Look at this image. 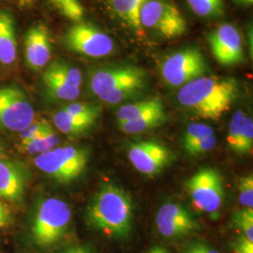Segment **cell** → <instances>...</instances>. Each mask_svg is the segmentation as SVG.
I'll use <instances>...</instances> for the list:
<instances>
[{
	"instance_id": "6da1fadb",
	"label": "cell",
	"mask_w": 253,
	"mask_h": 253,
	"mask_svg": "<svg viewBox=\"0 0 253 253\" xmlns=\"http://www.w3.org/2000/svg\"><path fill=\"white\" fill-rule=\"evenodd\" d=\"M239 95L235 78L202 76L181 86L177 101L196 117L219 120L232 107Z\"/></svg>"
},
{
	"instance_id": "7a4b0ae2",
	"label": "cell",
	"mask_w": 253,
	"mask_h": 253,
	"mask_svg": "<svg viewBox=\"0 0 253 253\" xmlns=\"http://www.w3.org/2000/svg\"><path fill=\"white\" fill-rule=\"evenodd\" d=\"M88 225L113 238L129 235L133 221V203L126 191L105 184L93 197L86 212Z\"/></svg>"
},
{
	"instance_id": "3957f363",
	"label": "cell",
	"mask_w": 253,
	"mask_h": 253,
	"mask_svg": "<svg viewBox=\"0 0 253 253\" xmlns=\"http://www.w3.org/2000/svg\"><path fill=\"white\" fill-rule=\"evenodd\" d=\"M148 85V73L144 68L120 64L91 69L88 87L104 103L117 105L140 96Z\"/></svg>"
},
{
	"instance_id": "277c9868",
	"label": "cell",
	"mask_w": 253,
	"mask_h": 253,
	"mask_svg": "<svg viewBox=\"0 0 253 253\" xmlns=\"http://www.w3.org/2000/svg\"><path fill=\"white\" fill-rule=\"evenodd\" d=\"M72 220V210L62 200L48 198L37 208L32 223V237L42 248L52 247L66 235Z\"/></svg>"
},
{
	"instance_id": "5b68a950",
	"label": "cell",
	"mask_w": 253,
	"mask_h": 253,
	"mask_svg": "<svg viewBox=\"0 0 253 253\" xmlns=\"http://www.w3.org/2000/svg\"><path fill=\"white\" fill-rule=\"evenodd\" d=\"M89 160L88 151L81 147H56L39 154L34 160L37 168L60 183H70L84 172Z\"/></svg>"
},
{
	"instance_id": "8992f818",
	"label": "cell",
	"mask_w": 253,
	"mask_h": 253,
	"mask_svg": "<svg viewBox=\"0 0 253 253\" xmlns=\"http://www.w3.org/2000/svg\"><path fill=\"white\" fill-rule=\"evenodd\" d=\"M140 24L166 40L176 39L188 30L187 21L172 3L167 0H145L140 9Z\"/></svg>"
},
{
	"instance_id": "52a82bcc",
	"label": "cell",
	"mask_w": 253,
	"mask_h": 253,
	"mask_svg": "<svg viewBox=\"0 0 253 253\" xmlns=\"http://www.w3.org/2000/svg\"><path fill=\"white\" fill-rule=\"evenodd\" d=\"M62 43L68 51L91 58L108 56L116 48L112 37L84 21L74 23L68 28L62 37Z\"/></svg>"
},
{
	"instance_id": "ba28073f",
	"label": "cell",
	"mask_w": 253,
	"mask_h": 253,
	"mask_svg": "<svg viewBox=\"0 0 253 253\" xmlns=\"http://www.w3.org/2000/svg\"><path fill=\"white\" fill-rule=\"evenodd\" d=\"M208 72L207 59L197 47L183 48L169 54L161 66L163 80L172 87H181Z\"/></svg>"
},
{
	"instance_id": "9c48e42d",
	"label": "cell",
	"mask_w": 253,
	"mask_h": 253,
	"mask_svg": "<svg viewBox=\"0 0 253 253\" xmlns=\"http://www.w3.org/2000/svg\"><path fill=\"white\" fill-rule=\"evenodd\" d=\"M42 82L46 97L58 102L74 101L81 94L83 76L80 70L64 60H54L46 67Z\"/></svg>"
},
{
	"instance_id": "30bf717a",
	"label": "cell",
	"mask_w": 253,
	"mask_h": 253,
	"mask_svg": "<svg viewBox=\"0 0 253 253\" xmlns=\"http://www.w3.org/2000/svg\"><path fill=\"white\" fill-rule=\"evenodd\" d=\"M35 119V111L27 94L16 84L0 86V127L21 132Z\"/></svg>"
},
{
	"instance_id": "8fae6325",
	"label": "cell",
	"mask_w": 253,
	"mask_h": 253,
	"mask_svg": "<svg viewBox=\"0 0 253 253\" xmlns=\"http://www.w3.org/2000/svg\"><path fill=\"white\" fill-rule=\"evenodd\" d=\"M186 190L193 205L207 213H214L221 207L224 191L220 172L206 168L186 181Z\"/></svg>"
},
{
	"instance_id": "7c38bea8",
	"label": "cell",
	"mask_w": 253,
	"mask_h": 253,
	"mask_svg": "<svg viewBox=\"0 0 253 253\" xmlns=\"http://www.w3.org/2000/svg\"><path fill=\"white\" fill-rule=\"evenodd\" d=\"M127 158L138 172L154 177L169 167L175 156L168 146L160 142L141 141L129 145Z\"/></svg>"
},
{
	"instance_id": "4fadbf2b",
	"label": "cell",
	"mask_w": 253,
	"mask_h": 253,
	"mask_svg": "<svg viewBox=\"0 0 253 253\" xmlns=\"http://www.w3.org/2000/svg\"><path fill=\"white\" fill-rule=\"evenodd\" d=\"M211 52L217 62L223 66H235L244 61L242 37L231 24H222L208 37Z\"/></svg>"
},
{
	"instance_id": "5bb4252c",
	"label": "cell",
	"mask_w": 253,
	"mask_h": 253,
	"mask_svg": "<svg viewBox=\"0 0 253 253\" xmlns=\"http://www.w3.org/2000/svg\"><path fill=\"white\" fill-rule=\"evenodd\" d=\"M156 226L166 238H182L199 230V223L190 212L178 204L168 203L159 209Z\"/></svg>"
},
{
	"instance_id": "9a60e30c",
	"label": "cell",
	"mask_w": 253,
	"mask_h": 253,
	"mask_svg": "<svg viewBox=\"0 0 253 253\" xmlns=\"http://www.w3.org/2000/svg\"><path fill=\"white\" fill-rule=\"evenodd\" d=\"M25 61L27 68L40 72L46 68L52 56V36L45 24L31 26L25 36Z\"/></svg>"
},
{
	"instance_id": "2e32d148",
	"label": "cell",
	"mask_w": 253,
	"mask_h": 253,
	"mask_svg": "<svg viewBox=\"0 0 253 253\" xmlns=\"http://www.w3.org/2000/svg\"><path fill=\"white\" fill-rule=\"evenodd\" d=\"M26 173L18 164L0 159V198L19 201L26 189Z\"/></svg>"
},
{
	"instance_id": "e0dca14e",
	"label": "cell",
	"mask_w": 253,
	"mask_h": 253,
	"mask_svg": "<svg viewBox=\"0 0 253 253\" xmlns=\"http://www.w3.org/2000/svg\"><path fill=\"white\" fill-rule=\"evenodd\" d=\"M109 15L138 35L144 29L140 24V9L145 0H100Z\"/></svg>"
},
{
	"instance_id": "ac0fdd59",
	"label": "cell",
	"mask_w": 253,
	"mask_h": 253,
	"mask_svg": "<svg viewBox=\"0 0 253 253\" xmlns=\"http://www.w3.org/2000/svg\"><path fill=\"white\" fill-rule=\"evenodd\" d=\"M15 20L8 10H0V64L10 66L17 59Z\"/></svg>"
},
{
	"instance_id": "d6986e66",
	"label": "cell",
	"mask_w": 253,
	"mask_h": 253,
	"mask_svg": "<svg viewBox=\"0 0 253 253\" xmlns=\"http://www.w3.org/2000/svg\"><path fill=\"white\" fill-rule=\"evenodd\" d=\"M53 121L55 127L64 134L80 135L88 130L97 119L74 116L62 108L54 114Z\"/></svg>"
},
{
	"instance_id": "ffe728a7",
	"label": "cell",
	"mask_w": 253,
	"mask_h": 253,
	"mask_svg": "<svg viewBox=\"0 0 253 253\" xmlns=\"http://www.w3.org/2000/svg\"><path fill=\"white\" fill-rule=\"evenodd\" d=\"M164 109L163 101L159 98L139 100L122 105L117 112L118 123L143 118L158 110Z\"/></svg>"
},
{
	"instance_id": "44dd1931",
	"label": "cell",
	"mask_w": 253,
	"mask_h": 253,
	"mask_svg": "<svg viewBox=\"0 0 253 253\" xmlns=\"http://www.w3.org/2000/svg\"><path fill=\"white\" fill-rule=\"evenodd\" d=\"M166 119L167 117L165 109H162L135 120L118 123V126L125 133L136 134L162 126L166 122Z\"/></svg>"
},
{
	"instance_id": "7402d4cb",
	"label": "cell",
	"mask_w": 253,
	"mask_h": 253,
	"mask_svg": "<svg viewBox=\"0 0 253 253\" xmlns=\"http://www.w3.org/2000/svg\"><path fill=\"white\" fill-rule=\"evenodd\" d=\"M59 142L58 137L54 132L53 127L46 130L45 132L41 135L37 136L36 138L29 140L27 142L20 143L21 151L23 153L29 155H36L48 152L57 145Z\"/></svg>"
},
{
	"instance_id": "603a6c76",
	"label": "cell",
	"mask_w": 253,
	"mask_h": 253,
	"mask_svg": "<svg viewBox=\"0 0 253 253\" xmlns=\"http://www.w3.org/2000/svg\"><path fill=\"white\" fill-rule=\"evenodd\" d=\"M192 12L203 18H217L223 15V0H186Z\"/></svg>"
},
{
	"instance_id": "cb8c5ba5",
	"label": "cell",
	"mask_w": 253,
	"mask_h": 253,
	"mask_svg": "<svg viewBox=\"0 0 253 253\" xmlns=\"http://www.w3.org/2000/svg\"><path fill=\"white\" fill-rule=\"evenodd\" d=\"M49 2L65 18L74 23L83 21L84 8L80 0H49Z\"/></svg>"
},
{
	"instance_id": "d4e9b609",
	"label": "cell",
	"mask_w": 253,
	"mask_h": 253,
	"mask_svg": "<svg viewBox=\"0 0 253 253\" xmlns=\"http://www.w3.org/2000/svg\"><path fill=\"white\" fill-rule=\"evenodd\" d=\"M233 224L240 231L241 235L253 242V209L245 208L236 211L232 217Z\"/></svg>"
},
{
	"instance_id": "484cf974",
	"label": "cell",
	"mask_w": 253,
	"mask_h": 253,
	"mask_svg": "<svg viewBox=\"0 0 253 253\" xmlns=\"http://www.w3.org/2000/svg\"><path fill=\"white\" fill-rule=\"evenodd\" d=\"M253 118L245 117L242 130L239 137V141L235 149V153L238 155H248L253 151Z\"/></svg>"
},
{
	"instance_id": "4316f807",
	"label": "cell",
	"mask_w": 253,
	"mask_h": 253,
	"mask_svg": "<svg viewBox=\"0 0 253 253\" xmlns=\"http://www.w3.org/2000/svg\"><path fill=\"white\" fill-rule=\"evenodd\" d=\"M68 113L84 118H100L101 114V107L98 104L86 103V102H72L63 107Z\"/></svg>"
},
{
	"instance_id": "83f0119b",
	"label": "cell",
	"mask_w": 253,
	"mask_h": 253,
	"mask_svg": "<svg viewBox=\"0 0 253 253\" xmlns=\"http://www.w3.org/2000/svg\"><path fill=\"white\" fill-rule=\"evenodd\" d=\"M245 115L243 111H236L233 117L231 118V121L229 123V136H228V142L231 149L235 152L236 146L239 141L240 133L242 130V126L244 122Z\"/></svg>"
},
{
	"instance_id": "f1b7e54d",
	"label": "cell",
	"mask_w": 253,
	"mask_h": 253,
	"mask_svg": "<svg viewBox=\"0 0 253 253\" xmlns=\"http://www.w3.org/2000/svg\"><path fill=\"white\" fill-rule=\"evenodd\" d=\"M217 145V138L215 134L194 141L188 145H183L186 152L190 156H199L212 151Z\"/></svg>"
},
{
	"instance_id": "f546056e",
	"label": "cell",
	"mask_w": 253,
	"mask_h": 253,
	"mask_svg": "<svg viewBox=\"0 0 253 253\" xmlns=\"http://www.w3.org/2000/svg\"><path fill=\"white\" fill-rule=\"evenodd\" d=\"M238 200L245 208H253V175L252 173L240 178L238 184Z\"/></svg>"
},
{
	"instance_id": "4dcf8cb0",
	"label": "cell",
	"mask_w": 253,
	"mask_h": 253,
	"mask_svg": "<svg viewBox=\"0 0 253 253\" xmlns=\"http://www.w3.org/2000/svg\"><path fill=\"white\" fill-rule=\"evenodd\" d=\"M213 134H214V129L212 126L205 125V124H199V123H192L187 126V129L185 131L184 138H183V145H188L194 141H197Z\"/></svg>"
},
{
	"instance_id": "1f68e13d",
	"label": "cell",
	"mask_w": 253,
	"mask_h": 253,
	"mask_svg": "<svg viewBox=\"0 0 253 253\" xmlns=\"http://www.w3.org/2000/svg\"><path fill=\"white\" fill-rule=\"evenodd\" d=\"M52 126L46 121V120H39V121H34L30 126H27L26 129L20 132V143L27 142L29 140H32L36 138L37 136L41 135L42 133L45 132L49 128H51Z\"/></svg>"
},
{
	"instance_id": "d6a6232c",
	"label": "cell",
	"mask_w": 253,
	"mask_h": 253,
	"mask_svg": "<svg viewBox=\"0 0 253 253\" xmlns=\"http://www.w3.org/2000/svg\"><path fill=\"white\" fill-rule=\"evenodd\" d=\"M183 253H221L217 250L211 248L210 246L202 242H193L187 246Z\"/></svg>"
},
{
	"instance_id": "836d02e7",
	"label": "cell",
	"mask_w": 253,
	"mask_h": 253,
	"mask_svg": "<svg viewBox=\"0 0 253 253\" xmlns=\"http://www.w3.org/2000/svg\"><path fill=\"white\" fill-rule=\"evenodd\" d=\"M235 253H253V242L246 236L240 235L234 244Z\"/></svg>"
},
{
	"instance_id": "e575fe53",
	"label": "cell",
	"mask_w": 253,
	"mask_h": 253,
	"mask_svg": "<svg viewBox=\"0 0 253 253\" xmlns=\"http://www.w3.org/2000/svg\"><path fill=\"white\" fill-rule=\"evenodd\" d=\"M11 220V215L9 208L4 204L0 203V228L9 225Z\"/></svg>"
},
{
	"instance_id": "d590c367",
	"label": "cell",
	"mask_w": 253,
	"mask_h": 253,
	"mask_svg": "<svg viewBox=\"0 0 253 253\" xmlns=\"http://www.w3.org/2000/svg\"><path fill=\"white\" fill-rule=\"evenodd\" d=\"M60 253H94V252L87 246H74L66 249Z\"/></svg>"
},
{
	"instance_id": "8d00e7d4",
	"label": "cell",
	"mask_w": 253,
	"mask_h": 253,
	"mask_svg": "<svg viewBox=\"0 0 253 253\" xmlns=\"http://www.w3.org/2000/svg\"><path fill=\"white\" fill-rule=\"evenodd\" d=\"M9 3L17 6L21 9H30L37 0H7Z\"/></svg>"
},
{
	"instance_id": "74e56055",
	"label": "cell",
	"mask_w": 253,
	"mask_h": 253,
	"mask_svg": "<svg viewBox=\"0 0 253 253\" xmlns=\"http://www.w3.org/2000/svg\"><path fill=\"white\" fill-rule=\"evenodd\" d=\"M148 253H169L163 247H160V246H156L150 249V251L148 252Z\"/></svg>"
},
{
	"instance_id": "f35d334b",
	"label": "cell",
	"mask_w": 253,
	"mask_h": 253,
	"mask_svg": "<svg viewBox=\"0 0 253 253\" xmlns=\"http://www.w3.org/2000/svg\"><path fill=\"white\" fill-rule=\"evenodd\" d=\"M240 4L242 5H247V6H251L253 5V0H237Z\"/></svg>"
},
{
	"instance_id": "ab89813d",
	"label": "cell",
	"mask_w": 253,
	"mask_h": 253,
	"mask_svg": "<svg viewBox=\"0 0 253 253\" xmlns=\"http://www.w3.org/2000/svg\"><path fill=\"white\" fill-rule=\"evenodd\" d=\"M1 153H2V152H1V148H0V156H1Z\"/></svg>"
}]
</instances>
